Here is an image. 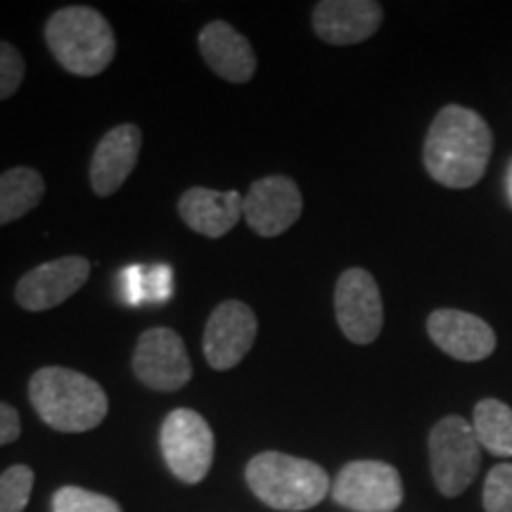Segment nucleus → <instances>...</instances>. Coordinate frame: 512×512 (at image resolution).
Returning a JSON list of instances; mask_svg holds the SVG:
<instances>
[{
    "mask_svg": "<svg viewBox=\"0 0 512 512\" xmlns=\"http://www.w3.org/2000/svg\"><path fill=\"white\" fill-rule=\"evenodd\" d=\"M494 136L475 110L446 105L434 117L425 138V169L439 185L453 190L472 188L489 166Z\"/></svg>",
    "mask_w": 512,
    "mask_h": 512,
    "instance_id": "obj_1",
    "label": "nucleus"
},
{
    "mask_svg": "<svg viewBox=\"0 0 512 512\" xmlns=\"http://www.w3.org/2000/svg\"><path fill=\"white\" fill-rule=\"evenodd\" d=\"M29 401L50 430L91 432L107 418L110 401L93 377L72 368L46 366L29 382Z\"/></svg>",
    "mask_w": 512,
    "mask_h": 512,
    "instance_id": "obj_2",
    "label": "nucleus"
},
{
    "mask_svg": "<svg viewBox=\"0 0 512 512\" xmlns=\"http://www.w3.org/2000/svg\"><path fill=\"white\" fill-rule=\"evenodd\" d=\"M245 479L261 503L283 512L309 510L332 489L328 472L318 463L278 451H264L249 460Z\"/></svg>",
    "mask_w": 512,
    "mask_h": 512,
    "instance_id": "obj_3",
    "label": "nucleus"
},
{
    "mask_svg": "<svg viewBox=\"0 0 512 512\" xmlns=\"http://www.w3.org/2000/svg\"><path fill=\"white\" fill-rule=\"evenodd\" d=\"M46 43L64 72L98 76L117 55V38L98 10L72 5L57 10L46 24Z\"/></svg>",
    "mask_w": 512,
    "mask_h": 512,
    "instance_id": "obj_4",
    "label": "nucleus"
},
{
    "mask_svg": "<svg viewBox=\"0 0 512 512\" xmlns=\"http://www.w3.org/2000/svg\"><path fill=\"white\" fill-rule=\"evenodd\" d=\"M430 465L437 489L456 498L475 482L482 465V446L472 425L460 415L439 420L430 432Z\"/></svg>",
    "mask_w": 512,
    "mask_h": 512,
    "instance_id": "obj_5",
    "label": "nucleus"
},
{
    "mask_svg": "<svg viewBox=\"0 0 512 512\" xmlns=\"http://www.w3.org/2000/svg\"><path fill=\"white\" fill-rule=\"evenodd\" d=\"M162 456L183 484H200L214 463V432L200 413L176 408L166 415L159 432Z\"/></svg>",
    "mask_w": 512,
    "mask_h": 512,
    "instance_id": "obj_6",
    "label": "nucleus"
},
{
    "mask_svg": "<svg viewBox=\"0 0 512 512\" xmlns=\"http://www.w3.org/2000/svg\"><path fill=\"white\" fill-rule=\"evenodd\" d=\"M332 501L354 512H394L403 501L396 467L382 460H354L332 482Z\"/></svg>",
    "mask_w": 512,
    "mask_h": 512,
    "instance_id": "obj_7",
    "label": "nucleus"
},
{
    "mask_svg": "<svg viewBox=\"0 0 512 512\" xmlns=\"http://www.w3.org/2000/svg\"><path fill=\"white\" fill-rule=\"evenodd\" d=\"M335 313L344 337L354 344H370L384 325L382 294L366 268H349L335 287Z\"/></svg>",
    "mask_w": 512,
    "mask_h": 512,
    "instance_id": "obj_8",
    "label": "nucleus"
},
{
    "mask_svg": "<svg viewBox=\"0 0 512 512\" xmlns=\"http://www.w3.org/2000/svg\"><path fill=\"white\" fill-rule=\"evenodd\" d=\"M133 373L155 392H176L192 377V363L183 339L169 328H150L133 351Z\"/></svg>",
    "mask_w": 512,
    "mask_h": 512,
    "instance_id": "obj_9",
    "label": "nucleus"
},
{
    "mask_svg": "<svg viewBox=\"0 0 512 512\" xmlns=\"http://www.w3.org/2000/svg\"><path fill=\"white\" fill-rule=\"evenodd\" d=\"M259 320L252 306L228 299L211 311L204 328V358L214 370H233L240 366L254 347Z\"/></svg>",
    "mask_w": 512,
    "mask_h": 512,
    "instance_id": "obj_10",
    "label": "nucleus"
},
{
    "mask_svg": "<svg viewBox=\"0 0 512 512\" xmlns=\"http://www.w3.org/2000/svg\"><path fill=\"white\" fill-rule=\"evenodd\" d=\"M91 264L83 256H62L31 268L15 287V299L24 311L41 313L55 309L86 285Z\"/></svg>",
    "mask_w": 512,
    "mask_h": 512,
    "instance_id": "obj_11",
    "label": "nucleus"
},
{
    "mask_svg": "<svg viewBox=\"0 0 512 512\" xmlns=\"http://www.w3.org/2000/svg\"><path fill=\"white\" fill-rule=\"evenodd\" d=\"M304 200L297 183L287 176H266L245 195V221L261 238H278L302 216Z\"/></svg>",
    "mask_w": 512,
    "mask_h": 512,
    "instance_id": "obj_12",
    "label": "nucleus"
},
{
    "mask_svg": "<svg viewBox=\"0 0 512 512\" xmlns=\"http://www.w3.org/2000/svg\"><path fill=\"white\" fill-rule=\"evenodd\" d=\"M427 335L437 347L456 361L477 363L494 354L496 332L475 313L439 309L427 318Z\"/></svg>",
    "mask_w": 512,
    "mask_h": 512,
    "instance_id": "obj_13",
    "label": "nucleus"
},
{
    "mask_svg": "<svg viewBox=\"0 0 512 512\" xmlns=\"http://www.w3.org/2000/svg\"><path fill=\"white\" fill-rule=\"evenodd\" d=\"M382 5L373 0H323L313 8V31L330 46H354L380 29Z\"/></svg>",
    "mask_w": 512,
    "mask_h": 512,
    "instance_id": "obj_14",
    "label": "nucleus"
},
{
    "mask_svg": "<svg viewBox=\"0 0 512 512\" xmlns=\"http://www.w3.org/2000/svg\"><path fill=\"white\" fill-rule=\"evenodd\" d=\"M140 147H143V133L136 124H119L102 136L91 162L95 195L110 197L126 183L138 164Z\"/></svg>",
    "mask_w": 512,
    "mask_h": 512,
    "instance_id": "obj_15",
    "label": "nucleus"
},
{
    "mask_svg": "<svg viewBox=\"0 0 512 512\" xmlns=\"http://www.w3.org/2000/svg\"><path fill=\"white\" fill-rule=\"evenodd\" d=\"M245 197L235 190H209V188H190L185 190L178 200V214L188 223V228L204 238H223L245 219L242 211Z\"/></svg>",
    "mask_w": 512,
    "mask_h": 512,
    "instance_id": "obj_16",
    "label": "nucleus"
},
{
    "mask_svg": "<svg viewBox=\"0 0 512 512\" xmlns=\"http://www.w3.org/2000/svg\"><path fill=\"white\" fill-rule=\"evenodd\" d=\"M200 53L216 76L230 83H247L256 72L252 43L228 22H209L200 31Z\"/></svg>",
    "mask_w": 512,
    "mask_h": 512,
    "instance_id": "obj_17",
    "label": "nucleus"
},
{
    "mask_svg": "<svg viewBox=\"0 0 512 512\" xmlns=\"http://www.w3.org/2000/svg\"><path fill=\"white\" fill-rule=\"evenodd\" d=\"M46 195V181L36 169L15 166L0 174V226L27 216Z\"/></svg>",
    "mask_w": 512,
    "mask_h": 512,
    "instance_id": "obj_18",
    "label": "nucleus"
},
{
    "mask_svg": "<svg viewBox=\"0 0 512 512\" xmlns=\"http://www.w3.org/2000/svg\"><path fill=\"white\" fill-rule=\"evenodd\" d=\"M479 446L491 456L512 458V408L498 399H482L472 415Z\"/></svg>",
    "mask_w": 512,
    "mask_h": 512,
    "instance_id": "obj_19",
    "label": "nucleus"
},
{
    "mask_svg": "<svg viewBox=\"0 0 512 512\" xmlns=\"http://www.w3.org/2000/svg\"><path fill=\"white\" fill-rule=\"evenodd\" d=\"M31 489L34 470L29 465H12L0 475V512H24Z\"/></svg>",
    "mask_w": 512,
    "mask_h": 512,
    "instance_id": "obj_20",
    "label": "nucleus"
},
{
    "mask_svg": "<svg viewBox=\"0 0 512 512\" xmlns=\"http://www.w3.org/2000/svg\"><path fill=\"white\" fill-rule=\"evenodd\" d=\"M53 512H121L110 496L93 494L81 486H62L53 496Z\"/></svg>",
    "mask_w": 512,
    "mask_h": 512,
    "instance_id": "obj_21",
    "label": "nucleus"
},
{
    "mask_svg": "<svg viewBox=\"0 0 512 512\" xmlns=\"http://www.w3.org/2000/svg\"><path fill=\"white\" fill-rule=\"evenodd\" d=\"M128 283H131V302L138 304V302H150V299H166L169 297V268H131L128 271Z\"/></svg>",
    "mask_w": 512,
    "mask_h": 512,
    "instance_id": "obj_22",
    "label": "nucleus"
},
{
    "mask_svg": "<svg viewBox=\"0 0 512 512\" xmlns=\"http://www.w3.org/2000/svg\"><path fill=\"white\" fill-rule=\"evenodd\" d=\"M484 512H512V465L491 467L484 482Z\"/></svg>",
    "mask_w": 512,
    "mask_h": 512,
    "instance_id": "obj_23",
    "label": "nucleus"
},
{
    "mask_svg": "<svg viewBox=\"0 0 512 512\" xmlns=\"http://www.w3.org/2000/svg\"><path fill=\"white\" fill-rule=\"evenodd\" d=\"M24 57L12 43L0 41V100L19 91L24 81Z\"/></svg>",
    "mask_w": 512,
    "mask_h": 512,
    "instance_id": "obj_24",
    "label": "nucleus"
},
{
    "mask_svg": "<svg viewBox=\"0 0 512 512\" xmlns=\"http://www.w3.org/2000/svg\"><path fill=\"white\" fill-rule=\"evenodd\" d=\"M19 434H22L19 413L10 406V403L0 401V446H8L12 441H17Z\"/></svg>",
    "mask_w": 512,
    "mask_h": 512,
    "instance_id": "obj_25",
    "label": "nucleus"
},
{
    "mask_svg": "<svg viewBox=\"0 0 512 512\" xmlns=\"http://www.w3.org/2000/svg\"><path fill=\"white\" fill-rule=\"evenodd\" d=\"M505 188H508V197H510V202H512V162L508 166V181H505Z\"/></svg>",
    "mask_w": 512,
    "mask_h": 512,
    "instance_id": "obj_26",
    "label": "nucleus"
}]
</instances>
